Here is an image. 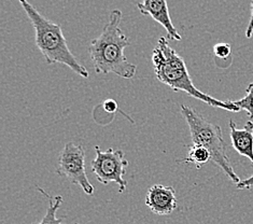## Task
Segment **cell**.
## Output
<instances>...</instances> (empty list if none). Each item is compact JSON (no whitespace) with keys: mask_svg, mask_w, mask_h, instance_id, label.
Here are the masks:
<instances>
[{"mask_svg":"<svg viewBox=\"0 0 253 224\" xmlns=\"http://www.w3.org/2000/svg\"><path fill=\"white\" fill-rule=\"evenodd\" d=\"M237 189L239 190H244V189H251V187L253 186V175L251 176V177L247 178L245 180H240V182L236 184Z\"/></svg>","mask_w":253,"mask_h":224,"instance_id":"obj_15","label":"cell"},{"mask_svg":"<svg viewBox=\"0 0 253 224\" xmlns=\"http://www.w3.org/2000/svg\"><path fill=\"white\" fill-rule=\"evenodd\" d=\"M252 35H253V0H251V16H250L248 26H247V29H246V37L251 38Z\"/></svg>","mask_w":253,"mask_h":224,"instance_id":"obj_16","label":"cell"},{"mask_svg":"<svg viewBox=\"0 0 253 224\" xmlns=\"http://www.w3.org/2000/svg\"><path fill=\"white\" fill-rule=\"evenodd\" d=\"M213 52H214V55L218 58L226 59L227 57L231 56L232 47L228 44H218L214 45Z\"/></svg>","mask_w":253,"mask_h":224,"instance_id":"obj_13","label":"cell"},{"mask_svg":"<svg viewBox=\"0 0 253 224\" xmlns=\"http://www.w3.org/2000/svg\"><path fill=\"white\" fill-rule=\"evenodd\" d=\"M102 107H104L105 111L108 113H114L118 110V104L114 99H107L102 102Z\"/></svg>","mask_w":253,"mask_h":224,"instance_id":"obj_14","label":"cell"},{"mask_svg":"<svg viewBox=\"0 0 253 224\" xmlns=\"http://www.w3.org/2000/svg\"><path fill=\"white\" fill-rule=\"evenodd\" d=\"M209 161H211V154L209 151L202 146L193 144L185 159H182L180 162L186 163V164H194L196 168H201L206 165Z\"/></svg>","mask_w":253,"mask_h":224,"instance_id":"obj_11","label":"cell"},{"mask_svg":"<svg viewBox=\"0 0 253 224\" xmlns=\"http://www.w3.org/2000/svg\"><path fill=\"white\" fill-rule=\"evenodd\" d=\"M56 173L71 183L79 185L85 194H94L95 189L86 175L85 149L83 146L74 142L66 143L59 153Z\"/></svg>","mask_w":253,"mask_h":224,"instance_id":"obj_6","label":"cell"},{"mask_svg":"<svg viewBox=\"0 0 253 224\" xmlns=\"http://www.w3.org/2000/svg\"><path fill=\"white\" fill-rule=\"evenodd\" d=\"M122 15L119 9L111 12L109 22L99 37L89 44L88 52L97 74H114L120 78L131 79L136 75L137 67L124 55V49L130 45V40L120 28Z\"/></svg>","mask_w":253,"mask_h":224,"instance_id":"obj_1","label":"cell"},{"mask_svg":"<svg viewBox=\"0 0 253 224\" xmlns=\"http://www.w3.org/2000/svg\"><path fill=\"white\" fill-rule=\"evenodd\" d=\"M96 155L91 162V169L96 178L102 184L111 182L119 185V193H123L127 186V181L123 177L126 174L125 168L128 166V161L124 159L122 150L109 148L102 151L98 146L95 147Z\"/></svg>","mask_w":253,"mask_h":224,"instance_id":"obj_5","label":"cell"},{"mask_svg":"<svg viewBox=\"0 0 253 224\" xmlns=\"http://www.w3.org/2000/svg\"><path fill=\"white\" fill-rule=\"evenodd\" d=\"M38 191L42 195L49 199V206H47L46 213H45V216L43 217V219H42L40 222L34 223V224H63V219H59V218L56 217V211L63 204V197L62 196L52 197L51 195L47 194L44 190H42L41 187H38ZM74 224H79V223H74Z\"/></svg>","mask_w":253,"mask_h":224,"instance_id":"obj_10","label":"cell"},{"mask_svg":"<svg viewBox=\"0 0 253 224\" xmlns=\"http://www.w3.org/2000/svg\"><path fill=\"white\" fill-rule=\"evenodd\" d=\"M240 110H245L251 121H253V82L246 90V95L242 99L233 101Z\"/></svg>","mask_w":253,"mask_h":224,"instance_id":"obj_12","label":"cell"},{"mask_svg":"<svg viewBox=\"0 0 253 224\" xmlns=\"http://www.w3.org/2000/svg\"><path fill=\"white\" fill-rule=\"evenodd\" d=\"M137 8L142 15L152 17V20L164 27L167 37L170 40L180 41L182 39L181 35L173 26L166 0H142V2L137 3Z\"/></svg>","mask_w":253,"mask_h":224,"instance_id":"obj_7","label":"cell"},{"mask_svg":"<svg viewBox=\"0 0 253 224\" xmlns=\"http://www.w3.org/2000/svg\"><path fill=\"white\" fill-rule=\"evenodd\" d=\"M228 125L233 148L240 155L248 157L253 165V121L249 120L242 130L237 129V125L233 120L230 121Z\"/></svg>","mask_w":253,"mask_h":224,"instance_id":"obj_9","label":"cell"},{"mask_svg":"<svg viewBox=\"0 0 253 224\" xmlns=\"http://www.w3.org/2000/svg\"><path fill=\"white\" fill-rule=\"evenodd\" d=\"M24 11L35 29L36 45L38 46L47 64H63L82 78H88L87 69L69 50L61 25L53 23L42 15L27 0H20Z\"/></svg>","mask_w":253,"mask_h":224,"instance_id":"obj_3","label":"cell"},{"mask_svg":"<svg viewBox=\"0 0 253 224\" xmlns=\"http://www.w3.org/2000/svg\"><path fill=\"white\" fill-rule=\"evenodd\" d=\"M181 114L189 125L193 144L206 148L211 154V161L214 164L218 165L234 183H239L240 179L235 173L226 153V143L221 127L211 123L189 106L181 105Z\"/></svg>","mask_w":253,"mask_h":224,"instance_id":"obj_4","label":"cell"},{"mask_svg":"<svg viewBox=\"0 0 253 224\" xmlns=\"http://www.w3.org/2000/svg\"><path fill=\"white\" fill-rule=\"evenodd\" d=\"M146 205L155 215H170L178 206L176 191L172 186L154 184L147 192Z\"/></svg>","mask_w":253,"mask_h":224,"instance_id":"obj_8","label":"cell"},{"mask_svg":"<svg viewBox=\"0 0 253 224\" xmlns=\"http://www.w3.org/2000/svg\"><path fill=\"white\" fill-rule=\"evenodd\" d=\"M152 65L156 79L174 92H184L214 108L224 109L230 112H238L240 109L232 100L222 101L198 90L189 75L184 59L168 44L166 38L161 37L152 52Z\"/></svg>","mask_w":253,"mask_h":224,"instance_id":"obj_2","label":"cell"}]
</instances>
